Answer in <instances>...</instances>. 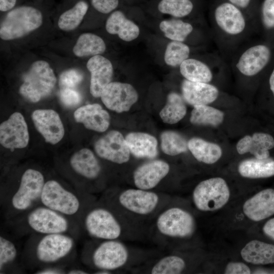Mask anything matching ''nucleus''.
Segmentation results:
<instances>
[{
	"mask_svg": "<svg viewBox=\"0 0 274 274\" xmlns=\"http://www.w3.org/2000/svg\"><path fill=\"white\" fill-rule=\"evenodd\" d=\"M77 240L66 233L31 234L22 249L23 266L32 272L52 266L67 267L75 261Z\"/></svg>",
	"mask_w": 274,
	"mask_h": 274,
	"instance_id": "f257e3e1",
	"label": "nucleus"
},
{
	"mask_svg": "<svg viewBox=\"0 0 274 274\" xmlns=\"http://www.w3.org/2000/svg\"><path fill=\"white\" fill-rule=\"evenodd\" d=\"M3 226L18 238L32 234L66 233L78 240L82 233L77 222L41 204L5 221Z\"/></svg>",
	"mask_w": 274,
	"mask_h": 274,
	"instance_id": "f03ea898",
	"label": "nucleus"
},
{
	"mask_svg": "<svg viewBox=\"0 0 274 274\" xmlns=\"http://www.w3.org/2000/svg\"><path fill=\"white\" fill-rule=\"evenodd\" d=\"M46 180L42 171L30 167L21 172L16 183L2 186L0 206L5 221L16 217L40 204Z\"/></svg>",
	"mask_w": 274,
	"mask_h": 274,
	"instance_id": "7ed1b4c3",
	"label": "nucleus"
},
{
	"mask_svg": "<svg viewBox=\"0 0 274 274\" xmlns=\"http://www.w3.org/2000/svg\"><path fill=\"white\" fill-rule=\"evenodd\" d=\"M96 201L94 195L55 178L46 180L40 198V204L77 222L80 225L84 214Z\"/></svg>",
	"mask_w": 274,
	"mask_h": 274,
	"instance_id": "20e7f679",
	"label": "nucleus"
},
{
	"mask_svg": "<svg viewBox=\"0 0 274 274\" xmlns=\"http://www.w3.org/2000/svg\"><path fill=\"white\" fill-rule=\"evenodd\" d=\"M80 226L82 233L98 240H121L127 236L128 231L124 216L100 200L87 209Z\"/></svg>",
	"mask_w": 274,
	"mask_h": 274,
	"instance_id": "39448f33",
	"label": "nucleus"
},
{
	"mask_svg": "<svg viewBox=\"0 0 274 274\" xmlns=\"http://www.w3.org/2000/svg\"><path fill=\"white\" fill-rule=\"evenodd\" d=\"M131 257L130 249L121 240L91 239L84 244L81 259L85 266L93 271L113 272L128 265Z\"/></svg>",
	"mask_w": 274,
	"mask_h": 274,
	"instance_id": "423d86ee",
	"label": "nucleus"
},
{
	"mask_svg": "<svg viewBox=\"0 0 274 274\" xmlns=\"http://www.w3.org/2000/svg\"><path fill=\"white\" fill-rule=\"evenodd\" d=\"M213 18L214 36L222 49H235L252 29V23L243 11L229 2L218 5Z\"/></svg>",
	"mask_w": 274,
	"mask_h": 274,
	"instance_id": "0eeeda50",
	"label": "nucleus"
},
{
	"mask_svg": "<svg viewBox=\"0 0 274 274\" xmlns=\"http://www.w3.org/2000/svg\"><path fill=\"white\" fill-rule=\"evenodd\" d=\"M164 198L153 190L128 188L118 192L107 191L100 201L119 213L130 216L144 218L150 216L160 209Z\"/></svg>",
	"mask_w": 274,
	"mask_h": 274,
	"instance_id": "6e6552de",
	"label": "nucleus"
},
{
	"mask_svg": "<svg viewBox=\"0 0 274 274\" xmlns=\"http://www.w3.org/2000/svg\"><path fill=\"white\" fill-rule=\"evenodd\" d=\"M56 78L49 64L44 60L34 62L23 77L19 93L31 102H37L52 92Z\"/></svg>",
	"mask_w": 274,
	"mask_h": 274,
	"instance_id": "1a4fd4ad",
	"label": "nucleus"
},
{
	"mask_svg": "<svg viewBox=\"0 0 274 274\" xmlns=\"http://www.w3.org/2000/svg\"><path fill=\"white\" fill-rule=\"evenodd\" d=\"M42 23V14L35 7L23 6L12 9L1 23L0 37L5 41L22 38L40 27Z\"/></svg>",
	"mask_w": 274,
	"mask_h": 274,
	"instance_id": "9d476101",
	"label": "nucleus"
},
{
	"mask_svg": "<svg viewBox=\"0 0 274 274\" xmlns=\"http://www.w3.org/2000/svg\"><path fill=\"white\" fill-rule=\"evenodd\" d=\"M155 225L158 234L165 239L188 238L194 233L196 226L189 211L176 206L165 208L160 212Z\"/></svg>",
	"mask_w": 274,
	"mask_h": 274,
	"instance_id": "9b49d317",
	"label": "nucleus"
},
{
	"mask_svg": "<svg viewBox=\"0 0 274 274\" xmlns=\"http://www.w3.org/2000/svg\"><path fill=\"white\" fill-rule=\"evenodd\" d=\"M230 195L226 181L221 177H214L199 182L193 190L192 199L198 210L212 212L224 207Z\"/></svg>",
	"mask_w": 274,
	"mask_h": 274,
	"instance_id": "f8f14e48",
	"label": "nucleus"
},
{
	"mask_svg": "<svg viewBox=\"0 0 274 274\" xmlns=\"http://www.w3.org/2000/svg\"><path fill=\"white\" fill-rule=\"evenodd\" d=\"M271 57L269 48L262 44H250L234 56L232 64L242 75L252 77L259 74L268 64Z\"/></svg>",
	"mask_w": 274,
	"mask_h": 274,
	"instance_id": "ddd939ff",
	"label": "nucleus"
},
{
	"mask_svg": "<svg viewBox=\"0 0 274 274\" xmlns=\"http://www.w3.org/2000/svg\"><path fill=\"white\" fill-rule=\"evenodd\" d=\"M68 166L71 171L83 180L82 190L93 194L89 183L97 180L102 171L100 163L93 152L87 148L76 151L70 157Z\"/></svg>",
	"mask_w": 274,
	"mask_h": 274,
	"instance_id": "4468645a",
	"label": "nucleus"
},
{
	"mask_svg": "<svg viewBox=\"0 0 274 274\" xmlns=\"http://www.w3.org/2000/svg\"><path fill=\"white\" fill-rule=\"evenodd\" d=\"M96 154L108 161L122 164L129 160L130 151L125 139L118 131L111 130L96 141Z\"/></svg>",
	"mask_w": 274,
	"mask_h": 274,
	"instance_id": "2eb2a0df",
	"label": "nucleus"
},
{
	"mask_svg": "<svg viewBox=\"0 0 274 274\" xmlns=\"http://www.w3.org/2000/svg\"><path fill=\"white\" fill-rule=\"evenodd\" d=\"M27 123L20 112L13 113L0 125V143L9 149H22L29 143Z\"/></svg>",
	"mask_w": 274,
	"mask_h": 274,
	"instance_id": "dca6fc26",
	"label": "nucleus"
},
{
	"mask_svg": "<svg viewBox=\"0 0 274 274\" xmlns=\"http://www.w3.org/2000/svg\"><path fill=\"white\" fill-rule=\"evenodd\" d=\"M100 98L108 109L122 113L129 111L137 101L138 94L130 84L113 82L104 88Z\"/></svg>",
	"mask_w": 274,
	"mask_h": 274,
	"instance_id": "f3484780",
	"label": "nucleus"
},
{
	"mask_svg": "<svg viewBox=\"0 0 274 274\" xmlns=\"http://www.w3.org/2000/svg\"><path fill=\"white\" fill-rule=\"evenodd\" d=\"M4 227L0 233V274L24 273L22 252L17 239Z\"/></svg>",
	"mask_w": 274,
	"mask_h": 274,
	"instance_id": "a211bd4d",
	"label": "nucleus"
},
{
	"mask_svg": "<svg viewBox=\"0 0 274 274\" xmlns=\"http://www.w3.org/2000/svg\"><path fill=\"white\" fill-rule=\"evenodd\" d=\"M31 119L37 131L46 142L55 145L64 135V128L59 114L52 109H38L31 114Z\"/></svg>",
	"mask_w": 274,
	"mask_h": 274,
	"instance_id": "6ab92c4d",
	"label": "nucleus"
},
{
	"mask_svg": "<svg viewBox=\"0 0 274 274\" xmlns=\"http://www.w3.org/2000/svg\"><path fill=\"white\" fill-rule=\"evenodd\" d=\"M169 165L165 161L156 159L139 166L133 174V183L136 188L152 190L168 175Z\"/></svg>",
	"mask_w": 274,
	"mask_h": 274,
	"instance_id": "aec40b11",
	"label": "nucleus"
},
{
	"mask_svg": "<svg viewBox=\"0 0 274 274\" xmlns=\"http://www.w3.org/2000/svg\"><path fill=\"white\" fill-rule=\"evenodd\" d=\"M245 216L251 221L259 222L274 215V189L259 191L247 199L242 208Z\"/></svg>",
	"mask_w": 274,
	"mask_h": 274,
	"instance_id": "412c9836",
	"label": "nucleus"
},
{
	"mask_svg": "<svg viewBox=\"0 0 274 274\" xmlns=\"http://www.w3.org/2000/svg\"><path fill=\"white\" fill-rule=\"evenodd\" d=\"M87 68L90 73V93L95 97H100L104 88L111 82L112 64L107 58L97 55L88 60Z\"/></svg>",
	"mask_w": 274,
	"mask_h": 274,
	"instance_id": "4be33fe9",
	"label": "nucleus"
},
{
	"mask_svg": "<svg viewBox=\"0 0 274 274\" xmlns=\"http://www.w3.org/2000/svg\"><path fill=\"white\" fill-rule=\"evenodd\" d=\"M75 121L89 130L104 132L109 127L108 112L98 104H88L79 107L74 113Z\"/></svg>",
	"mask_w": 274,
	"mask_h": 274,
	"instance_id": "5701e85b",
	"label": "nucleus"
},
{
	"mask_svg": "<svg viewBox=\"0 0 274 274\" xmlns=\"http://www.w3.org/2000/svg\"><path fill=\"white\" fill-rule=\"evenodd\" d=\"M181 91L185 102L193 107L211 104L219 95L218 88L211 83L195 82L186 79L182 82Z\"/></svg>",
	"mask_w": 274,
	"mask_h": 274,
	"instance_id": "b1692460",
	"label": "nucleus"
},
{
	"mask_svg": "<svg viewBox=\"0 0 274 274\" xmlns=\"http://www.w3.org/2000/svg\"><path fill=\"white\" fill-rule=\"evenodd\" d=\"M236 148L239 154L250 153L256 158L266 159L269 158V151L274 148V138L268 133L255 132L240 139Z\"/></svg>",
	"mask_w": 274,
	"mask_h": 274,
	"instance_id": "393cba45",
	"label": "nucleus"
},
{
	"mask_svg": "<svg viewBox=\"0 0 274 274\" xmlns=\"http://www.w3.org/2000/svg\"><path fill=\"white\" fill-rule=\"evenodd\" d=\"M107 31L112 35H117L123 41L130 42L140 35V28L133 21L127 19L120 10L113 12L107 19Z\"/></svg>",
	"mask_w": 274,
	"mask_h": 274,
	"instance_id": "a878e982",
	"label": "nucleus"
},
{
	"mask_svg": "<svg viewBox=\"0 0 274 274\" xmlns=\"http://www.w3.org/2000/svg\"><path fill=\"white\" fill-rule=\"evenodd\" d=\"M241 256L247 263L255 265L274 263V245L257 239L251 240L242 249Z\"/></svg>",
	"mask_w": 274,
	"mask_h": 274,
	"instance_id": "bb28decb",
	"label": "nucleus"
},
{
	"mask_svg": "<svg viewBox=\"0 0 274 274\" xmlns=\"http://www.w3.org/2000/svg\"><path fill=\"white\" fill-rule=\"evenodd\" d=\"M130 152L137 158H153L157 155V141L150 134L130 132L125 138Z\"/></svg>",
	"mask_w": 274,
	"mask_h": 274,
	"instance_id": "cd10ccee",
	"label": "nucleus"
},
{
	"mask_svg": "<svg viewBox=\"0 0 274 274\" xmlns=\"http://www.w3.org/2000/svg\"><path fill=\"white\" fill-rule=\"evenodd\" d=\"M216 59L215 58L211 64ZM210 63L196 58H189L179 66L180 72L185 79L189 81L210 83L213 79V73L211 64H209Z\"/></svg>",
	"mask_w": 274,
	"mask_h": 274,
	"instance_id": "c85d7f7f",
	"label": "nucleus"
},
{
	"mask_svg": "<svg viewBox=\"0 0 274 274\" xmlns=\"http://www.w3.org/2000/svg\"><path fill=\"white\" fill-rule=\"evenodd\" d=\"M241 176L250 179H260L274 176V160L272 158L246 159L242 161L237 167Z\"/></svg>",
	"mask_w": 274,
	"mask_h": 274,
	"instance_id": "c756f323",
	"label": "nucleus"
},
{
	"mask_svg": "<svg viewBox=\"0 0 274 274\" xmlns=\"http://www.w3.org/2000/svg\"><path fill=\"white\" fill-rule=\"evenodd\" d=\"M188 147L199 162L212 164L219 160L222 154L221 147L217 144L199 138H193L188 142Z\"/></svg>",
	"mask_w": 274,
	"mask_h": 274,
	"instance_id": "7c9ffc66",
	"label": "nucleus"
},
{
	"mask_svg": "<svg viewBox=\"0 0 274 274\" xmlns=\"http://www.w3.org/2000/svg\"><path fill=\"white\" fill-rule=\"evenodd\" d=\"M186 112L187 107L182 95L173 92L167 95L166 104L159 115L163 122L173 124L182 120Z\"/></svg>",
	"mask_w": 274,
	"mask_h": 274,
	"instance_id": "2f4dec72",
	"label": "nucleus"
},
{
	"mask_svg": "<svg viewBox=\"0 0 274 274\" xmlns=\"http://www.w3.org/2000/svg\"><path fill=\"white\" fill-rule=\"evenodd\" d=\"M106 49L105 43L100 37L92 33H84L78 39L73 52L75 56L83 57L101 54Z\"/></svg>",
	"mask_w": 274,
	"mask_h": 274,
	"instance_id": "473e14b6",
	"label": "nucleus"
},
{
	"mask_svg": "<svg viewBox=\"0 0 274 274\" xmlns=\"http://www.w3.org/2000/svg\"><path fill=\"white\" fill-rule=\"evenodd\" d=\"M224 113L208 105L193 107L190 118V122L198 125H210L216 127L224 120Z\"/></svg>",
	"mask_w": 274,
	"mask_h": 274,
	"instance_id": "72a5a7b5",
	"label": "nucleus"
},
{
	"mask_svg": "<svg viewBox=\"0 0 274 274\" xmlns=\"http://www.w3.org/2000/svg\"><path fill=\"white\" fill-rule=\"evenodd\" d=\"M88 8V4L85 1H78L72 8L59 16L58 21L59 28L64 31L76 29L81 23Z\"/></svg>",
	"mask_w": 274,
	"mask_h": 274,
	"instance_id": "f704fd0d",
	"label": "nucleus"
},
{
	"mask_svg": "<svg viewBox=\"0 0 274 274\" xmlns=\"http://www.w3.org/2000/svg\"><path fill=\"white\" fill-rule=\"evenodd\" d=\"M164 36L172 41L184 42L193 31L192 25L180 19L164 20L159 24Z\"/></svg>",
	"mask_w": 274,
	"mask_h": 274,
	"instance_id": "c9c22d12",
	"label": "nucleus"
},
{
	"mask_svg": "<svg viewBox=\"0 0 274 274\" xmlns=\"http://www.w3.org/2000/svg\"><path fill=\"white\" fill-rule=\"evenodd\" d=\"M186 262L181 256L168 255L162 257L149 268L148 273L152 274H179L186 268Z\"/></svg>",
	"mask_w": 274,
	"mask_h": 274,
	"instance_id": "e433bc0d",
	"label": "nucleus"
},
{
	"mask_svg": "<svg viewBox=\"0 0 274 274\" xmlns=\"http://www.w3.org/2000/svg\"><path fill=\"white\" fill-rule=\"evenodd\" d=\"M160 139L162 150L166 155L175 156L185 152L188 149V142L177 132L165 131L161 133Z\"/></svg>",
	"mask_w": 274,
	"mask_h": 274,
	"instance_id": "4c0bfd02",
	"label": "nucleus"
},
{
	"mask_svg": "<svg viewBox=\"0 0 274 274\" xmlns=\"http://www.w3.org/2000/svg\"><path fill=\"white\" fill-rule=\"evenodd\" d=\"M157 8L161 13L180 18L190 15L194 4L191 0H160Z\"/></svg>",
	"mask_w": 274,
	"mask_h": 274,
	"instance_id": "58836bf2",
	"label": "nucleus"
},
{
	"mask_svg": "<svg viewBox=\"0 0 274 274\" xmlns=\"http://www.w3.org/2000/svg\"><path fill=\"white\" fill-rule=\"evenodd\" d=\"M190 49L186 43L172 41L166 48L164 59L165 63L170 66H179L185 60L189 58Z\"/></svg>",
	"mask_w": 274,
	"mask_h": 274,
	"instance_id": "ea45409f",
	"label": "nucleus"
},
{
	"mask_svg": "<svg viewBox=\"0 0 274 274\" xmlns=\"http://www.w3.org/2000/svg\"><path fill=\"white\" fill-rule=\"evenodd\" d=\"M83 79V74L80 71L75 68L69 69L60 74L59 84L61 89H74L81 82Z\"/></svg>",
	"mask_w": 274,
	"mask_h": 274,
	"instance_id": "a19ab883",
	"label": "nucleus"
},
{
	"mask_svg": "<svg viewBox=\"0 0 274 274\" xmlns=\"http://www.w3.org/2000/svg\"><path fill=\"white\" fill-rule=\"evenodd\" d=\"M261 21L265 29L274 28V0H264L261 9Z\"/></svg>",
	"mask_w": 274,
	"mask_h": 274,
	"instance_id": "79ce46f5",
	"label": "nucleus"
},
{
	"mask_svg": "<svg viewBox=\"0 0 274 274\" xmlns=\"http://www.w3.org/2000/svg\"><path fill=\"white\" fill-rule=\"evenodd\" d=\"M59 97L62 103L69 108L78 106L82 100L80 93L72 88L61 89Z\"/></svg>",
	"mask_w": 274,
	"mask_h": 274,
	"instance_id": "37998d69",
	"label": "nucleus"
},
{
	"mask_svg": "<svg viewBox=\"0 0 274 274\" xmlns=\"http://www.w3.org/2000/svg\"><path fill=\"white\" fill-rule=\"evenodd\" d=\"M119 3V0H91L94 9L102 14H109L115 10Z\"/></svg>",
	"mask_w": 274,
	"mask_h": 274,
	"instance_id": "c03bdc74",
	"label": "nucleus"
},
{
	"mask_svg": "<svg viewBox=\"0 0 274 274\" xmlns=\"http://www.w3.org/2000/svg\"><path fill=\"white\" fill-rule=\"evenodd\" d=\"M250 268L245 263L239 261L230 262L226 265L224 273L226 274H250Z\"/></svg>",
	"mask_w": 274,
	"mask_h": 274,
	"instance_id": "a18cd8bd",
	"label": "nucleus"
},
{
	"mask_svg": "<svg viewBox=\"0 0 274 274\" xmlns=\"http://www.w3.org/2000/svg\"><path fill=\"white\" fill-rule=\"evenodd\" d=\"M67 267L58 266H52L44 267L35 270V274H65L66 273Z\"/></svg>",
	"mask_w": 274,
	"mask_h": 274,
	"instance_id": "49530a36",
	"label": "nucleus"
},
{
	"mask_svg": "<svg viewBox=\"0 0 274 274\" xmlns=\"http://www.w3.org/2000/svg\"><path fill=\"white\" fill-rule=\"evenodd\" d=\"M263 233L274 241V218L268 220L262 228Z\"/></svg>",
	"mask_w": 274,
	"mask_h": 274,
	"instance_id": "de8ad7c7",
	"label": "nucleus"
},
{
	"mask_svg": "<svg viewBox=\"0 0 274 274\" xmlns=\"http://www.w3.org/2000/svg\"><path fill=\"white\" fill-rule=\"evenodd\" d=\"M74 263L67 267V274H88L90 273V271L86 268L77 265H75Z\"/></svg>",
	"mask_w": 274,
	"mask_h": 274,
	"instance_id": "09e8293b",
	"label": "nucleus"
},
{
	"mask_svg": "<svg viewBox=\"0 0 274 274\" xmlns=\"http://www.w3.org/2000/svg\"><path fill=\"white\" fill-rule=\"evenodd\" d=\"M17 0H0V10L6 12L13 9Z\"/></svg>",
	"mask_w": 274,
	"mask_h": 274,
	"instance_id": "8fccbe9b",
	"label": "nucleus"
},
{
	"mask_svg": "<svg viewBox=\"0 0 274 274\" xmlns=\"http://www.w3.org/2000/svg\"><path fill=\"white\" fill-rule=\"evenodd\" d=\"M228 1L241 10L247 8L251 2V0H228Z\"/></svg>",
	"mask_w": 274,
	"mask_h": 274,
	"instance_id": "3c124183",
	"label": "nucleus"
},
{
	"mask_svg": "<svg viewBox=\"0 0 274 274\" xmlns=\"http://www.w3.org/2000/svg\"><path fill=\"white\" fill-rule=\"evenodd\" d=\"M269 85L270 90L274 97V68L269 78Z\"/></svg>",
	"mask_w": 274,
	"mask_h": 274,
	"instance_id": "603ef678",
	"label": "nucleus"
}]
</instances>
